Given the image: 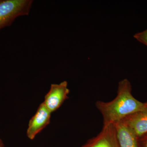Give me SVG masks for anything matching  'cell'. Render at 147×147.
Instances as JSON below:
<instances>
[{
  "label": "cell",
  "mask_w": 147,
  "mask_h": 147,
  "mask_svg": "<svg viewBox=\"0 0 147 147\" xmlns=\"http://www.w3.org/2000/svg\"><path fill=\"white\" fill-rule=\"evenodd\" d=\"M95 105L102 116L103 126L114 124L131 114L146 110L145 103L132 95L131 84L127 79L119 82L117 95L113 100H98Z\"/></svg>",
  "instance_id": "1"
},
{
  "label": "cell",
  "mask_w": 147,
  "mask_h": 147,
  "mask_svg": "<svg viewBox=\"0 0 147 147\" xmlns=\"http://www.w3.org/2000/svg\"><path fill=\"white\" fill-rule=\"evenodd\" d=\"M32 3V0H0V30L19 16L28 15Z\"/></svg>",
  "instance_id": "2"
},
{
  "label": "cell",
  "mask_w": 147,
  "mask_h": 147,
  "mask_svg": "<svg viewBox=\"0 0 147 147\" xmlns=\"http://www.w3.org/2000/svg\"><path fill=\"white\" fill-rule=\"evenodd\" d=\"M69 92L70 90L68 88L67 81H63L59 84H52L42 102L46 108L53 113L59 108L65 101L68 99Z\"/></svg>",
  "instance_id": "3"
},
{
  "label": "cell",
  "mask_w": 147,
  "mask_h": 147,
  "mask_svg": "<svg viewBox=\"0 0 147 147\" xmlns=\"http://www.w3.org/2000/svg\"><path fill=\"white\" fill-rule=\"evenodd\" d=\"M52 114L43 102L40 104L36 112L29 122L26 131L29 139L33 140L50 124Z\"/></svg>",
  "instance_id": "4"
},
{
  "label": "cell",
  "mask_w": 147,
  "mask_h": 147,
  "mask_svg": "<svg viewBox=\"0 0 147 147\" xmlns=\"http://www.w3.org/2000/svg\"><path fill=\"white\" fill-rule=\"evenodd\" d=\"M81 147H119L114 124L103 126L97 136L88 140Z\"/></svg>",
  "instance_id": "5"
},
{
  "label": "cell",
  "mask_w": 147,
  "mask_h": 147,
  "mask_svg": "<svg viewBox=\"0 0 147 147\" xmlns=\"http://www.w3.org/2000/svg\"><path fill=\"white\" fill-rule=\"evenodd\" d=\"M137 138L147 134V110L131 114L121 120Z\"/></svg>",
  "instance_id": "6"
},
{
  "label": "cell",
  "mask_w": 147,
  "mask_h": 147,
  "mask_svg": "<svg viewBox=\"0 0 147 147\" xmlns=\"http://www.w3.org/2000/svg\"><path fill=\"white\" fill-rule=\"evenodd\" d=\"M119 147H138L137 138L122 121L114 124Z\"/></svg>",
  "instance_id": "7"
},
{
  "label": "cell",
  "mask_w": 147,
  "mask_h": 147,
  "mask_svg": "<svg viewBox=\"0 0 147 147\" xmlns=\"http://www.w3.org/2000/svg\"><path fill=\"white\" fill-rule=\"evenodd\" d=\"M134 37L138 41L147 46V29L144 31L135 34Z\"/></svg>",
  "instance_id": "8"
},
{
  "label": "cell",
  "mask_w": 147,
  "mask_h": 147,
  "mask_svg": "<svg viewBox=\"0 0 147 147\" xmlns=\"http://www.w3.org/2000/svg\"><path fill=\"white\" fill-rule=\"evenodd\" d=\"M138 147H147V134L137 138Z\"/></svg>",
  "instance_id": "9"
},
{
  "label": "cell",
  "mask_w": 147,
  "mask_h": 147,
  "mask_svg": "<svg viewBox=\"0 0 147 147\" xmlns=\"http://www.w3.org/2000/svg\"><path fill=\"white\" fill-rule=\"evenodd\" d=\"M0 147H4L3 144V142L1 139H0Z\"/></svg>",
  "instance_id": "10"
},
{
  "label": "cell",
  "mask_w": 147,
  "mask_h": 147,
  "mask_svg": "<svg viewBox=\"0 0 147 147\" xmlns=\"http://www.w3.org/2000/svg\"><path fill=\"white\" fill-rule=\"evenodd\" d=\"M145 106H146V110H147V102H145Z\"/></svg>",
  "instance_id": "11"
}]
</instances>
